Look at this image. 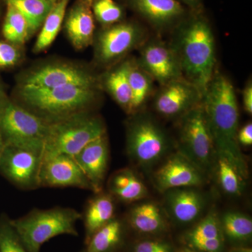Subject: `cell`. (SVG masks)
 Listing matches in <instances>:
<instances>
[{
	"label": "cell",
	"mask_w": 252,
	"mask_h": 252,
	"mask_svg": "<svg viewBox=\"0 0 252 252\" xmlns=\"http://www.w3.org/2000/svg\"><path fill=\"white\" fill-rule=\"evenodd\" d=\"M202 104L217 155L226 158L245 180L248 167L237 138L239 108L233 83L224 74L215 72L204 92Z\"/></svg>",
	"instance_id": "1"
},
{
	"label": "cell",
	"mask_w": 252,
	"mask_h": 252,
	"mask_svg": "<svg viewBox=\"0 0 252 252\" xmlns=\"http://www.w3.org/2000/svg\"><path fill=\"white\" fill-rule=\"evenodd\" d=\"M170 44L178 58L184 79L203 94L216 72V46L208 20L199 11H193L174 28Z\"/></svg>",
	"instance_id": "2"
},
{
	"label": "cell",
	"mask_w": 252,
	"mask_h": 252,
	"mask_svg": "<svg viewBox=\"0 0 252 252\" xmlns=\"http://www.w3.org/2000/svg\"><path fill=\"white\" fill-rule=\"evenodd\" d=\"M25 108L52 123L85 112L97 97V87L67 86L40 89L20 87Z\"/></svg>",
	"instance_id": "3"
},
{
	"label": "cell",
	"mask_w": 252,
	"mask_h": 252,
	"mask_svg": "<svg viewBox=\"0 0 252 252\" xmlns=\"http://www.w3.org/2000/svg\"><path fill=\"white\" fill-rule=\"evenodd\" d=\"M81 214L69 207L34 209L28 215L11 220L18 236L29 252H40L41 246L61 235L77 236V223Z\"/></svg>",
	"instance_id": "4"
},
{
	"label": "cell",
	"mask_w": 252,
	"mask_h": 252,
	"mask_svg": "<svg viewBox=\"0 0 252 252\" xmlns=\"http://www.w3.org/2000/svg\"><path fill=\"white\" fill-rule=\"evenodd\" d=\"M104 134L106 127L102 119L86 112L50 123L43 158L59 154L74 157Z\"/></svg>",
	"instance_id": "5"
},
{
	"label": "cell",
	"mask_w": 252,
	"mask_h": 252,
	"mask_svg": "<svg viewBox=\"0 0 252 252\" xmlns=\"http://www.w3.org/2000/svg\"><path fill=\"white\" fill-rule=\"evenodd\" d=\"M50 123L6 99L0 107V134L5 144L44 152Z\"/></svg>",
	"instance_id": "6"
},
{
	"label": "cell",
	"mask_w": 252,
	"mask_h": 252,
	"mask_svg": "<svg viewBox=\"0 0 252 252\" xmlns=\"http://www.w3.org/2000/svg\"><path fill=\"white\" fill-rule=\"evenodd\" d=\"M132 116L126 131L127 154L136 164L149 169L166 155L170 139L161 126L149 115L136 113Z\"/></svg>",
	"instance_id": "7"
},
{
	"label": "cell",
	"mask_w": 252,
	"mask_h": 252,
	"mask_svg": "<svg viewBox=\"0 0 252 252\" xmlns=\"http://www.w3.org/2000/svg\"><path fill=\"white\" fill-rule=\"evenodd\" d=\"M179 141L180 152L204 173L211 169L217 153L202 103L180 118Z\"/></svg>",
	"instance_id": "8"
},
{
	"label": "cell",
	"mask_w": 252,
	"mask_h": 252,
	"mask_svg": "<svg viewBox=\"0 0 252 252\" xmlns=\"http://www.w3.org/2000/svg\"><path fill=\"white\" fill-rule=\"evenodd\" d=\"M148 39L147 32L137 23L119 22L107 26L94 37L95 62L103 67L115 65Z\"/></svg>",
	"instance_id": "9"
},
{
	"label": "cell",
	"mask_w": 252,
	"mask_h": 252,
	"mask_svg": "<svg viewBox=\"0 0 252 252\" xmlns=\"http://www.w3.org/2000/svg\"><path fill=\"white\" fill-rule=\"evenodd\" d=\"M98 83V79L85 67L71 63H50L26 73L20 87L40 89L72 85L97 87Z\"/></svg>",
	"instance_id": "10"
},
{
	"label": "cell",
	"mask_w": 252,
	"mask_h": 252,
	"mask_svg": "<svg viewBox=\"0 0 252 252\" xmlns=\"http://www.w3.org/2000/svg\"><path fill=\"white\" fill-rule=\"evenodd\" d=\"M43 154L32 149L5 144L0 157V174L23 190L39 187Z\"/></svg>",
	"instance_id": "11"
},
{
	"label": "cell",
	"mask_w": 252,
	"mask_h": 252,
	"mask_svg": "<svg viewBox=\"0 0 252 252\" xmlns=\"http://www.w3.org/2000/svg\"><path fill=\"white\" fill-rule=\"evenodd\" d=\"M139 50L137 62L160 86L183 78L178 58L170 43L154 38L147 39Z\"/></svg>",
	"instance_id": "12"
},
{
	"label": "cell",
	"mask_w": 252,
	"mask_h": 252,
	"mask_svg": "<svg viewBox=\"0 0 252 252\" xmlns=\"http://www.w3.org/2000/svg\"><path fill=\"white\" fill-rule=\"evenodd\" d=\"M202 100L203 94L198 88L182 78L160 86L154 97V107L162 117L180 118Z\"/></svg>",
	"instance_id": "13"
},
{
	"label": "cell",
	"mask_w": 252,
	"mask_h": 252,
	"mask_svg": "<svg viewBox=\"0 0 252 252\" xmlns=\"http://www.w3.org/2000/svg\"><path fill=\"white\" fill-rule=\"evenodd\" d=\"M205 180V173L180 152L167 158L154 175V185L161 192L199 187L203 185Z\"/></svg>",
	"instance_id": "14"
},
{
	"label": "cell",
	"mask_w": 252,
	"mask_h": 252,
	"mask_svg": "<svg viewBox=\"0 0 252 252\" xmlns=\"http://www.w3.org/2000/svg\"><path fill=\"white\" fill-rule=\"evenodd\" d=\"M39 187H75L94 191L90 182L74 158L64 154L43 158Z\"/></svg>",
	"instance_id": "15"
},
{
	"label": "cell",
	"mask_w": 252,
	"mask_h": 252,
	"mask_svg": "<svg viewBox=\"0 0 252 252\" xmlns=\"http://www.w3.org/2000/svg\"><path fill=\"white\" fill-rule=\"evenodd\" d=\"M132 9L156 31L174 29L187 16L178 0H130Z\"/></svg>",
	"instance_id": "16"
},
{
	"label": "cell",
	"mask_w": 252,
	"mask_h": 252,
	"mask_svg": "<svg viewBox=\"0 0 252 252\" xmlns=\"http://www.w3.org/2000/svg\"><path fill=\"white\" fill-rule=\"evenodd\" d=\"M81 170L94 188V192L102 190L109 160V144L107 133L90 142L74 156Z\"/></svg>",
	"instance_id": "17"
},
{
	"label": "cell",
	"mask_w": 252,
	"mask_h": 252,
	"mask_svg": "<svg viewBox=\"0 0 252 252\" xmlns=\"http://www.w3.org/2000/svg\"><path fill=\"white\" fill-rule=\"evenodd\" d=\"M93 1L94 0H77L66 17V34L76 49H86L94 43V21Z\"/></svg>",
	"instance_id": "18"
},
{
	"label": "cell",
	"mask_w": 252,
	"mask_h": 252,
	"mask_svg": "<svg viewBox=\"0 0 252 252\" xmlns=\"http://www.w3.org/2000/svg\"><path fill=\"white\" fill-rule=\"evenodd\" d=\"M165 193L167 212L177 223H191L203 211L205 199L203 194L193 187L170 189Z\"/></svg>",
	"instance_id": "19"
},
{
	"label": "cell",
	"mask_w": 252,
	"mask_h": 252,
	"mask_svg": "<svg viewBox=\"0 0 252 252\" xmlns=\"http://www.w3.org/2000/svg\"><path fill=\"white\" fill-rule=\"evenodd\" d=\"M127 220L134 230L144 234L161 233L167 228L165 213L155 203L136 205L129 212Z\"/></svg>",
	"instance_id": "20"
},
{
	"label": "cell",
	"mask_w": 252,
	"mask_h": 252,
	"mask_svg": "<svg viewBox=\"0 0 252 252\" xmlns=\"http://www.w3.org/2000/svg\"><path fill=\"white\" fill-rule=\"evenodd\" d=\"M127 60L117 63L101 79L104 89L126 113L130 114L132 93L127 79Z\"/></svg>",
	"instance_id": "21"
},
{
	"label": "cell",
	"mask_w": 252,
	"mask_h": 252,
	"mask_svg": "<svg viewBox=\"0 0 252 252\" xmlns=\"http://www.w3.org/2000/svg\"><path fill=\"white\" fill-rule=\"evenodd\" d=\"M109 191L114 196L125 202L137 201L148 195V189L130 169L116 172L109 181Z\"/></svg>",
	"instance_id": "22"
},
{
	"label": "cell",
	"mask_w": 252,
	"mask_h": 252,
	"mask_svg": "<svg viewBox=\"0 0 252 252\" xmlns=\"http://www.w3.org/2000/svg\"><path fill=\"white\" fill-rule=\"evenodd\" d=\"M127 79L132 93L130 114L141 110L154 93V80L141 67L137 59L127 60Z\"/></svg>",
	"instance_id": "23"
},
{
	"label": "cell",
	"mask_w": 252,
	"mask_h": 252,
	"mask_svg": "<svg viewBox=\"0 0 252 252\" xmlns=\"http://www.w3.org/2000/svg\"><path fill=\"white\" fill-rule=\"evenodd\" d=\"M115 205L110 195L99 194L91 199L84 215L86 243L91 235L114 219Z\"/></svg>",
	"instance_id": "24"
},
{
	"label": "cell",
	"mask_w": 252,
	"mask_h": 252,
	"mask_svg": "<svg viewBox=\"0 0 252 252\" xmlns=\"http://www.w3.org/2000/svg\"><path fill=\"white\" fill-rule=\"evenodd\" d=\"M24 16L31 37L41 27L57 0H6Z\"/></svg>",
	"instance_id": "25"
},
{
	"label": "cell",
	"mask_w": 252,
	"mask_h": 252,
	"mask_svg": "<svg viewBox=\"0 0 252 252\" xmlns=\"http://www.w3.org/2000/svg\"><path fill=\"white\" fill-rule=\"evenodd\" d=\"M68 1L69 0H59L48 14L33 48L34 53L45 51L56 39L62 27Z\"/></svg>",
	"instance_id": "26"
},
{
	"label": "cell",
	"mask_w": 252,
	"mask_h": 252,
	"mask_svg": "<svg viewBox=\"0 0 252 252\" xmlns=\"http://www.w3.org/2000/svg\"><path fill=\"white\" fill-rule=\"evenodd\" d=\"M124 228L119 220H111L91 235L85 252H111L122 242Z\"/></svg>",
	"instance_id": "27"
},
{
	"label": "cell",
	"mask_w": 252,
	"mask_h": 252,
	"mask_svg": "<svg viewBox=\"0 0 252 252\" xmlns=\"http://www.w3.org/2000/svg\"><path fill=\"white\" fill-rule=\"evenodd\" d=\"M223 236L234 243L248 241L252 236V220L238 212H228L220 219Z\"/></svg>",
	"instance_id": "28"
},
{
	"label": "cell",
	"mask_w": 252,
	"mask_h": 252,
	"mask_svg": "<svg viewBox=\"0 0 252 252\" xmlns=\"http://www.w3.org/2000/svg\"><path fill=\"white\" fill-rule=\"evenodd\" d=\"M2 33L6 41L18 46L23 45L30 39L27 21L14 6L9 4H7Z\"/></svg>",
	"instance_id": "29"
},
{
	"label": "cell",
	"mask_w": 252,
	"mask_h": 252,
	"mask_svg": "<svg viewBox=\"0 0 252 252\" xmlns=\"http://www.w3.org/2000/svg\"><path fill=\"white\" fill-rule=\"evenodd\" d=\"M217 175L223 191L231 195H240L243 190L244 179L226 158L217 155Z\"/></svg>",
	"instance_id": "30"
},
{
	"label": "cell",
	"mask_w": 252,
	"mask_h": 252,
	"mask_svg": "<svg viewBox=\"0 0 252 252\" xmlns=\"http://www.w3.org/2000/svg\"><path fill=\"white\" fill-rule=\"evenodd\" d=\"M214 238L225 239L220 218L215 211L209 212L193 228L187 232L185 236L187 244L195 240Z\"/></svg>",
	"instance_id": "31"
},
{
	"label": "cell",
	"mask_w": 252,
	"mask_h": 252,
	"mask_svg": "<svg viewBox=\"0 0 252 252\" xmlns=\"http://www.w3.org/2000/svg\"><path fill=\"white\" fill-rule=\"evenodd\" d=\"M10 219L0 215V252H29L18 236Z\"/></svg>",
	"instance_id": "32"
},
{
	"label": "cell",
	"mask_w": 252,
	"mask_h": 252,
	"mask_svg": "<svg viewBox=\"0 0 252 252\" xmlns=\"http://www.w3.org/2000/svg\"><path fill=\"white\" fill-rule=\"evenodd\" d=\"M92 9L94 17L105 27L120 22L124 17L122 8L114 0H94Z\"/></svg>",
	"instance_id": "33"
},
{
	"label": "cell",
	"mask_w": 252,
	"mask_h": 252,
	"mask_svg": "<svg viewBox=\"0 0 252 252\" xmlns=\"http://www.w3.org/2000/svg\"><path fill=\"white\" fill-rule=\"evenodd\" d=\"M22 53L19 46L0 41V68L14 67L21 61Z\"/></svg>",
	"instance_id": "34"
},
{
	"label": "cell",
	"mask_w": 252,
	"mask_h": 252,
	"mask_svg": "<svg viewBox=\"0 0 252 252\" xmlns=\"http://www.w3.org/2000/svg\"><path fill=\"white\" fill-rule=\"evenodd\" d=\"M132 252H175L171 243L162 240H145L138 242Z\"/></svg>",
	"instance_id": "35"
},
{
	"label": "cell",
	"mask_w": 252,
	"mask_h": 252,
	"mask_svg": "<svg viewBox=\"0 0 252 252\" xmlns=\"http://www.w3.org/2000/svg\"><path fill=\"white\" fill-rule=\"evenodd\" d=\"M187 245V248L197 252H223L224 250V238L195 240Z\"/></svg>",
	"instance_id": "36"
},
{
	"label": "cell",
	"mask_w": 252,
	"mask_h": 252,
	"mask_svg": "<svg viewBox=\"0 0 252 252\" xmlns=\"http://www.w3.org/2000/svg\"><path fill=\"white\" fill-rule=\"evenodd\" d=\"M238 142L243 146H251L252 144V124L248 123L241 129L238 130Z\"/></svg>",
	"instance_id": "37"
},
{
	"label": "cell",
	"mask_w": 252,
	"mask_h": 252,
	"mask_svg": "<svg viewBox=\"0 0 252 252\" xmlns=\"http://www.w3.org/2000/svg\"><path fill=\"white\" fill-rule=\"evenodd\" d=\"M243 107L249 114H252V83L249 81L243 92Z\"/></svg>",
	"instance_id": "38"
},
{
	"label": "cell",
	"mask_w": 252,
	"mask_h": 252,
	"mask_svg": "<svg viewBox=\"0 0 252 252\" xmlns=\"http://www.w3.org/2000/svg\"><path fill=\"white\" fill-rule=\"evenodd\" d=\"M182 4H185L186 6H189L193 11H198L200 10V0H178Z\"/></svg>",
	"instance_id": "39"
},
{
	"label": "cell",
	"mask_w": 252,
	"mask_h": 252,
	"mask_svg": "<svg viewBox=\"0 0 252 252\" xmlns=\"http://www.w3.org/2000/svg\"><path fill=\"white\" fill-rule=\"evenodd\" d=\"M7 98L8 97H6V94H5L4 89H3L2 84L0 81V107Z\"/></svg>",
	"instance_id": "40"
},
{
	"label": "cell",
	"mask_w": 252,
	"mask_h": 252,
	"mask_svg": "<svg viewBox=\"0 0 252 252\" xmlns=\"http://www.w3.org/2000/svg\"><path fill=\"white\" fill-rule=\"evenodd\" d=\"M229 252H252V250L248 248H234L231 249Z\"/></svg>",
	"instance_id": "41"
},
{
	"label": "cell",
	"mask_w": 252,
	"mask_h": 252,
	"mask_svg": "<svg viewBox=\"0 0 252 252\" xmlns=\"http://www.w3.org/2000/svg\"><path fill=\"white\" fill-rule=\"evenodd\" d=\"M5 147V142L3 140L2 137H1V134H0V157H1V154H2L3 150Z\"/></svg>",
	"instance_id": "42"
},
{
	"label": "cell",
	"mask_w": 252,
	"mask_h": 252,
	"mask_svg": "<svg viewBox=\"0 0 252 252\" xmlns=\"http://www.w3.org/2000/svg\"><path fill=\"white\" fill-rule=\"evenodd\" d=\"M177 252H197L189 248H183L179 250Z\"/></svg>",
	"instance_id": "43"
},
{
	"label": "cell",
	"mask_w": 252,
	"mask_h": 252,
	"mask_svg": "<svg viewBox=\"0 0 252 252\" xmlns=\"http://www.w3.org/2000/svg\"><path fill=\"white\" fill-rule=\"evenodd\" d=\"M57 1H59V0H57Z\"/></svg>",
	"instance_id": "44"
}]
</instances>
